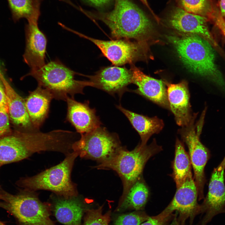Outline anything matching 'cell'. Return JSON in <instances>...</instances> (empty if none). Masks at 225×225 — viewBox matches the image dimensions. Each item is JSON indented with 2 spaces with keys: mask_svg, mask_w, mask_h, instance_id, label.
<instances>
[{
  "mask_svg": "<svg viewBox=\"0 0 225 225\" xmlns=\"http://www.w3.org/2000/svg\"><path fill=\"white\" fill-rule=\"evenodd\" d=\"M42 0H7L13 19L25 18L28 22L38 21Z\"/></svg>",
  "mask_w": 225,
  "mask_h": 225,
  "instance_id": "cell-25",
  "label": "cell"
},
{
  "mask_svg": "<svg viewBox=\"0 0 225 225\" xmlns=\"http://www.w3.org/2000/svg\"><path fill=\"white\" fill-rule=\"evenodd\" d=\"M0 78L5 90L10 120L23 131H38L34 128L30 121L25 99L13 89L2 76Z\"/></svg>",
  "mask_w": 225,
  "mask_h": 225,
  "instance_id": "cell-21",
  "label": "cell"
},
{
  "mask_svg": "<svg viewBox=\"0 0 225 225\" xmlns=\"http://www.w3.org/2000/svg\"><path fill=\"white\" fill-rule=\"evenodd\" d=\"M26 34L24 60L31 68V70L39 69L46 64V37L39 29L38 21L28 22L26 28Z\"/></svg>",
  "mask_w": 225,
  "mask_h": 225,
  "instance_id": "cell-19",
  "label": "cell"
},
{
  "mask_svg": "<svg viewBox=\"0 0 225 225\" xmlns=\"http://www.w3.org/2000/svg\"><path fill=\"white\" fill-rule=\"evenodd\" d=\"M116 107L126 116L138 133L142 145H146L151 136L159 132L163 127V121L156 117L151 118L138 114L123 108L121 105Z\"/></svg>",
  "mask_w": 225,
  "mask_h": 225,
  "instance_id": "cell-22",
  "label": "cell"
},
{
  "mask_svg": "<svg viewBox=\"0 0 225 225\" xmlns=\"http://www.w3.org/2000/svg\"><path fill=\"white\" fill-rule=\"evenodd\" d=\"M16 194L0 189V207L14 217L18 225H56L51 218L48 203L42 202L32 192Z\"/></svg>",
  "mask_w": 225,
  "mask_h": 225,
  "instance_id": "cell-7",
  "label": "cell"
},
{
  "mask_svg": "<svg viewBox=\"0 0 225 225\" xmlns=\"http://www.w3.org/2000/svg\"><path fill=\"white\" fill-rule=\"evenodd\" d=\"M168 38L182 63L190 71L219 85L224 84L222 77L215 62L214 51L207 40L198 35L189 33L170 36Z\"/></svg>",
  "mask_w": 225,
  "mask_h": 225,
  "instance_id": "cell-3",
  "label": "cell"
},
{
  "mask_svg": "<svg viewBox=\"0 0 225 225\" xmlns=\"http://www.w3.org/2000/svg\"><path fill=\"white\" fill-rule=\"evenodd\" d=\"M168 218L160 213L157 216L149 217L140 225H164Z\"/></svg>",
  "mask_w": 225,
  "mask_h": 225,
  "instance_id": "cell-30",
  "label": "cell"
},
{
  "mask_svg": "<svg viewBox=\"0 0 225 225\" xmlns=\"http://www.w3.org/2000/svg\"><path fill=\"white\" fill-rule=\"evenodd\" d=\"M223 160L212 173L208 194L201 205V212L205 213L200 225H206L213 217L219 214L225 213V185Z\"/></svg>",
  "mask_w": 225,
  "mask_h": 225,
  "instance_id": "cell-12",
  "label": "cell"
},
{
  "mask_svg": "<svg viewBox=\"0 0 225 225\" xmlns=\"http://www.w3.org/2000/svg\"><path fill=\"white\" fill-rule=\"evenodd\" d=\"M149 188L142 176L139 178L120 198L116 211L120 212L133 209L142 210L148 201Z\"/></svg>",
  "mask_w": 225,
  "mask_h": 225,
  "instance_id": "cell-23",
  "label": "cell"
},
{
  "mask_svg": "<svg viewBox=\"0 0 225 225\" xmlns=\"http://www.w3.org/2000/svg\"><path fill=\"white\" fill-rule=\"evenodd\" d=\"M78 74L57 59L39 69L31 70L26 76L34 78L38 86L49 91L53 99L66 101L68 97L74 98L77 94H83L85 87L93 86L89 80L75 79V76Z\"/></svg>",
  "mask_w": 225,
  "mask_h": 225,
  "instance_id": "cell-4",
  "label": "cell"
},
{
  "mask_svg": "<svg viewBox=\"0 0 225 225\" xmlns=\"http://www.w3.org/2000/svg\"><path fill=\"white\" fill-rule=\"evenodd\" d=\"M194 118L187 126L182 127L179 133L187 145L194 173L195 181L199 200L204 198L203 189L205 183L204 168L209 157L208 149L200 142L201 125L194 124Z\"/></svg>",
  "mask_w": 225,
  "mask_h": 225,
  "instance_id": "cell-10",
  "label": "cell"
},
{
  "mask_svg": "<svg viewBox=\"0 0 225 225\" xmlns=\"http://www.w3.org/2000/svg\"><path fill=\"white\" fill-rule=\"evenodd\" d=\"M1 76H2V75H1L0 72V78Z\"/></svg>",
  "mask_w": 225,
  "mask_h": 225,
  "instance_id": "cell-38",
  "label": "cell"
},
{
  "mask_svg": "<svg viewBox=\"0 0 225 225\" xmlns=\"http://www.w3.org/2000/svg\"><path fill=\"white\" fill-rule=\"evenodd\" d=\"M162 150L154 139L149 145L138 144L131 151L123 147L110 160L95 167L98 169H108L116 172L121 179L123 185L122 195L142 176L148 160Z\"/></svg>",
  "mask_w": 225,
  "mask_h": 225,
  "instance_id": "cell-5",
  "label": "cell"
},
{
  "mask_svg": "<svg viewBox=\"0 0 225 225\" xmlns=\"http://www.w3.org/2000/svg\"><path fill=\"white\" fill-rule=\"evenodd\" d=\"M7 102L6 93L3 84L0 82V105Z\"/></svg>",
  "mask_w": 225,
  "mask_h": 225,
  "instance_id": "cell-33",
  "label": "cell"
},
{
  "mask_svg": "<svg viewBox=\"0 0 225 225\" xmlns=\"http://www.w3.org/2000/svg\"><path fill=\"white\" fill-rule=\"evenodd\" d=\"M81 137L72 144L73 151L81 158L96 161L99 164L113 158L122 148L118 135L100 127L81 135Z\"/></svg>",
  "mask_w": 225,
  "mask_h": 225,
  "instance_id": "cell-8",
  "label": "cell"
},
{
  "mask_svg": "<svg viewBox=\"0 0 225 225\" xmlns=\"http://www.w3.org/2000/svg\"><path fill=\"white\" fill-rule=\"evenodd\" d=\"M220 7L222 14L225 17V0H220Z\"/></svg>",
  "mask_w": 225,
  "mask_h": 225,
  "instance_id": "cell-35",
  "label": "cell"
},
{
  "mask_svg": "<svg viewBox=\"0 0 225 225\" xmlns=\"http://www.w3.org/2000/svg\"><path fill=\"white\" fill-rule=\"evenodd\" d=\"M167 87V93L170 109L174 115L177 124L187 126L196 117L191 112L189 93L187 82L182 81L177 84L164 82Z\"/></svg>",
  "mask_w": 225,
  "mask_h": 225,
  "instance_id": "cell-16",
  "label": "cell"
},
{
  "mask_svg": "<svg viewBox=\"0 0 225 225\" xmlns=\"http://www.w3.org/2000/svg\"><path fill=\"white\" fill-rule=\"evenodd\" d=\"M148 9L149 11L151 12V13L152 14L153 16L155 17V19L158 20V18L154 13L153 10L151 9V8L149 6V5L147 1V0H140Z\"/></svg>",
  "mask_w": 225,
  "mask_h": 225,
  "instance_id": "cell-34",
  "label": "cell"
},
{
  "mask_svg": "<svg viewBox=\"0 0 225 225\" xmlns=\"http://www.w3.org/2000/svg\"><path fill=\"white\" fill-rule=\"evenodd\" d=\"M0 225H6L4 223H3L2 222L0 221Z\"/></svg>",
  "mask_w": 225,
  "mask_h": 225,
  "instance_id": "cell-37",
  "label": "cell"
},
{
  "mask_svg": "<svg viewBox=\"0 0 225 225\" xmlns=\"http://www.w3.org/2000/svg\"><path fill=\"white\" fill-rule=\"evenodd\" d=\"M198 194L192 174L177 188L175 195L170 203L161 213L169 217L175 211L180 213L182 220L194 217L201 212V205L198 202Z\"/></svg>",
  "mask_w": 225,
  "mask_h": 225,
  "instance_id": "cell-13",
  "label": "cell"
},
{
  "mask_svg": "<svg viewBox=\"0 0 225 225\" xmlns=\"http://www.w3.org/2000/svg\"><path fill=\"white\" fill-rule=\"evenodd\" d=\"M223 160L225 162V158H224V159H223Z\"/></svg>",
  "mask_w": 225,
  "mask_h": 225,
  "instance_id": "cell-39",
  "label": "cell"
},
{
  "mask_svg": "<svg viewBox=\"0 0 225 225\" xmlns=\"http://www.w3.org/2000/svg\"><path fill=\"white\" fill-rule=\"evenodd\" d=\"M78 156L77 152L73 151L59 164L34 176L21 178L16 184L24 190L30 192L44 190L66 198L77 196V190L71 181V174Z\"/></svg>",
  "mask_w": 225,
  "mask_h": 225,
  "instance_id": "cell-6",
  "label": "cell"
},
{
  "mask_svg": "<svg viewBox=\"0 0 225 225\" xmlns=\"http://www.w3.org/2000/svg\"><path fill=\"white\" fill-rule=\"evenodd\" d=\"M191 165L189 154L186 151L183 143L177 138L174 158L172 164V172L171 175L175 182L177 188L192 174Z\"/></svg>",
  "mask_w": 225,
  "mask_h": 225,
  "instance_id": "cell-24",
  "label": "cell"
},
{
  "mask_svg": "<svg viewBox=\"0 0 225 225\" xmlns=\"http://www.w3.org/2000/svg\"><path fill=\"white\" fill-rule=\"evenodd\" d=\"M53 97L50 92L38 86L32 91H30L25 99L27 110L30 121L34 128L39 129L47 118L51 102Z\"/></svg>",
  "mask_w": 225,
  "mask_h": 225,
  "instance_id": "cell-20",
  "label": "cell"
},
{
  "mask_svg": "<svg viewBox=\"0 0 225 225\" xmlns=\"http://www.w3.org/2000/svg\"><path fill=\"white\" fill-rule=\"evenodd\" d=\"M52 215L63 225H81L83 216L89 208L85 202L78 196L67 198L52 197L48 203Z\"/></svg>",
  "mask_w": 225,
  "mask_h": 225,
  "instance_id": "cell-15",
  "label": "cell"
},
{
  "mask_svg": "<svg viewBox=\"0 0 225 225\" xmlns=\"http://www.w3.org/2000/svg\"><path fill=\"white\" fill-rule=\"evenodd\" d=\"M62 142L57 130L48 132L15 131L0 137V167L26 159L35 152L58 151Z\"/></svg>",
  "mask_w": 225,
  "mask_h": 225,
  "instance_id": "cell-2",
  "label": "cell"
},
{
  "mask_svg": "<svg viewBox=\"0 0 225 225\" xmlns=\"http://www.w3.org/2000/svg\"><path fill=\"white\" fill-rule=\"evenodd\" d=\"M0 188H1V187H0Z\"/></svg>",
  "mask_w": 225,
  "mask_h": 225,
  "instance_id": "cell-40",
  "label": "cell"
},
{
  "mask_svg": "<svg viewBox=\"0 0 225 225\" xmlns=\"http://www.w3.org/2000/svg\"><path fill=\"white\" fill-rule=\"evenodd\" d=\"M82 75L89 78L92 87L112 95L118 94L120 97L129 90L128 86L132 83L131 70L125 67L109 66L101 68L93 75Z\"/></svg>",
  "mask_w": 225,
  "mask_h": 225,
  "instance_id": "cell-11",
  "label": "cell"
},
{
  "mask_svg": "<svg viewBox=\"0 0 225 225\" xmlns=\"http://www.w3.org/2000/svg\"><path fill=\"white\" fill-rule=\"evenodd\" d=\"M90 15L104 23L115 39L133 40L147 43L153 29L149 18L130 0H115L112 11Z\"/></svg>",
  "mask_w": 225,
  "mask_h": 225,
  "instance_id": "cell-1",
  "label": "cell"
},
{
  "mask_svg": "<svg viewBox=\"0 0 225 225\" xmlns=\"http://www.w3.org/2000/svg\"><path fill=\"white\" fill-rule=\"evenodd\" d=\"M206 17L188 12L179 7L169 12L167 21L169 25L183 33L195 34L203 38L214 46L217 44L208 28Z\"/></svg>",
  "mask_w": 225,
  "mask_h": 225,
  "instance_id": "cell-14",
  "label": "cell"
},
{
  "mask_svg": "<svg viewBox=\"0 0 225 225\" xmlns=\"http://www.w3.org/2000/svg\"><path fill=\"white\" fill-rule=\"evenodd\" d=\"M182 222L181 225H183ZM169 225H180V224L177 221V219L176 218H175L173 220L172 223Z\"/></svg>",
  "mask_w": 225,
  "mask_h": 225,
  "instance_id": "cell-36",
  "label": "cell"
},
{
  "mask_svg": "<svg viewBox=\"0 0 225 225\" xmlns=\"http://www.w3.org/2000/svg\"><path fill=\"white\" fill-rule=\"evenodd\" d=\"M179 7L190 13L210 19L215 11L210 0H176Z\"/></svg>",
  "mask_w": 225,
  "mask_h": 225,
  "instance_id": "cell-26",
  "label": "cell"
},
{
  "mask_svg": "<svg viewBox=\"0 0 225 225\" xmlns=\"http://www.w3.org/2000/svg\"><path fill=\"white\" fill-rule=\"evenodd\" d=\"M10 120L7 103H3L0 105V137L11 132Z\"/></svg>",
  "mask_w": 225,
  "mask_h": 225,
  "instance_id": "cell-29",
  "label": "cell"
},
{
  "mask_svg": "<svg viewBox=\"0 0 225 225\" xmlns=\"http://www.w3.org/2000/svg\"><path fill=\"white\" fill-rule=\"evenodd\" d=\"M210 19L213 21L225 37V21L222 15L219 12L215 11Z\"/></svg>",
  "mask_w": 225,
  "mask_h": 225,
  "instance_id": "cell-31",
  "label": "cell"
},
{
  "mask_svg": "<svg viewBox=\"0 0 225 225\" xmlns=\"http://www.w3.org/2000/svg\"><path fill=\"white\" fill-rule=\"evenodd\" d=\"M102 208V206L96 209L89 208L84 215L82 225H109L111 212L103 214Z\"/></svg>",
  "mask_w": 225,
  "mask_h": 225,
  "instance_id": "cell-27",
  "label": "cell"
},
{
  "mask_svg": "<svg viewBox=\"0 0 225 225\" xmlns=\"http://www.w3.org/2000/svg\"><path fill=\"white\" fill-rule=\"evenodd\" d=\"M130 68L132 73V83L138 87L132 92L169 109L167 90L164 82L145 74L134 64L130 65Z\"/></svg>",
  "mask_w": 225,
  "mask_h": 225,
  "instance_id": "cell-18",
  "label": "cell"
},
{
  "mask_svg": "<svg viewBox=\"0 0 225 225\" xmlns=\"http://www.w3.org/2000/svg\"><path fill=\"white\" fill-rule=\"evenodd\" d=\"M66 102V120L74 127L77 132L82 135L101 127L102 123L96 115V110L89 107L88 100L82 103L68 97Z\"/></svg>",
  "mask_w": 225,
  "mask_h": 225,
  "instance_id": "cell-17",
  "label": "cell"
},
{
  "mask_svg": "<svg viewBox=\"0 0 225 225\" xmlns=\"http://www.w3.org/2000/svg\"><path fill=\"white\" fill-rule=\"evenodd\" d=\"M71 31L93 42L114 66L134 64L146 57L147 43L123 39L103 40L92 38L73 30Z\"/></svg>",
  "mask_w": 225,
  "mask_h": 225,
  "instance_id": "cell-9",
  "label": "cell"
},
{
  "mask_svg": "<svg viewBox=\"0 0 225 225\" xmlns=\"http://www.w3.org/2000/svg\"><path fill=\"white\" fill-rule=\"evenodd\" d=\"M97 7H101L105 5L110 0H86Z\"/></svg>",
  "mask_w": 225,
  "mask_h": 225,
  "instance_id": "cell-32",
  "label": "cell"
},
{
  "mask_svg": "<svg viewBox=\"0 0 225 225\" xmlns=\"http://www.w3.org/2000/svg\"><path fill=\"white\" fill-rule=\"evenodd\" d=\"M149 217L144 212L136 211L119 216L116 219L114 225H140Z\"/></svg>",
  "mask_w": 225,
  "mask_h": 225,
  "instance_id": "cell-28",
  "label": "cell"
}]
</instances>
